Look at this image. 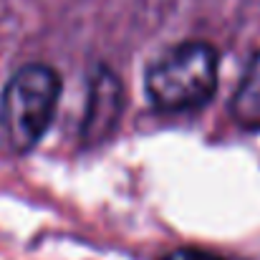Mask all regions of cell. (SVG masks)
I'll use <instances>...</instances> for the list:
<instances>
[{
  "instance_id": "1",
  "label": "cell",
  "mask_w": 260,
  "mask_h": 260,
  "mask_svg": "<svg viewBox=\"0 0 260 260\" xmlns=\"http://www.w3.org/2000/svg\"><path fill=\"white\" fill-rule=\"evenodd\" d=\"M217 71V51L205 41H187L167 48L149 63L144 88L154 109L189 111L215 96Z\"/></svg>"
},
{
  "instance_id": "2",
  "label": "cell",
  "mask_w": 260,
  "mask_h": 260,
  "mask_svg": "<svg viewBox=\"0 0 260 260\" xmlns=\"http://www.w3.org/2000/svg\"><path fill=\"white\" fill-rule=\"evenodd\" d=\"M61 99V76L46 63H28L8 81L0 124L13 152H30L48 132Z\"/></svg>"
},
{
  "instance_id": "3",
  "label": "cell",
  "mask_w": 260,
  "mask_h": 260,
  "mask_svg": "<svg viewBox=\"0 0 260 260\" xmlns=\"http://www.w3.org/2000/svg\"><path fill=\"white\" fill-rule=\"evenodd\" d=\"M121 114H124V86L111 69L99 66L88 81L86 114L81 121V144L99 147L106 139H111V134L121 121Z\"/></svg>"
},
{
  "instance_id": "4",
  "label": "cell",
  "mask_w": 260,
  "mask_h": 260,
  "mask_svg": "<svg viewBox=\"0 0 260 260\" xmlns=\"http://www.w3.org/2000/svg\"><path fill=\"white\" fill-rule=\"evenodd\" d=\"M230 114L243 129L260 132V51L250 58L240 84L233 93Z\"/></svg>"
},
{
  "instance_id": "5",
  "label": "cell",
  "mask_w": 260,
  "mask_h": 260,
  "mask_svg": "<svg viewBox=\"0 0 260 260\" xmlns=\"http://www.w3.org/2000/svg\"><path fill=\"white\" fill-rule=\"evenodd\" d=\"M165 260H222V258L210 253V250H200V248H179V250H172Z\"/></svg>"
}]
</instances>
